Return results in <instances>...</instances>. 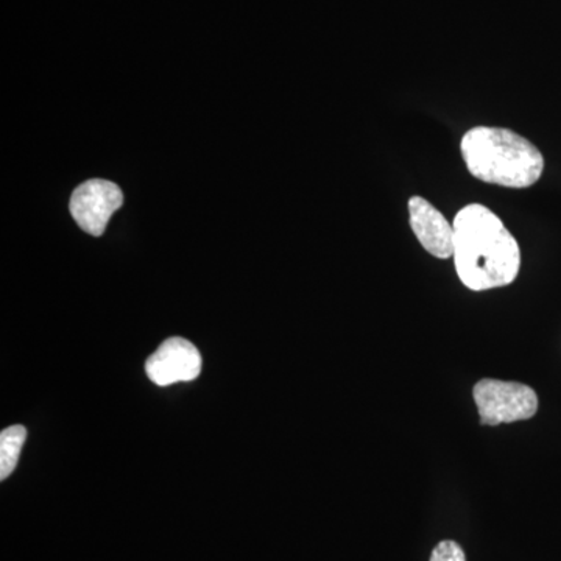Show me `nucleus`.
Masks as SVG:
<instances>
[{"label":"nucleus","mask_w":561,"mask_h":561,"mask_svg":"<svg viewBox=\"0 0 561 561\" xmlns=\"http://www.w3.org/2000/svg\"><path fill=\"white\" fill-rule=\"evenodd\" d=\"M454 264L461 283L483 291L508 286L522 268V250L500 217L468 205L454 219Z\"/></svg>","instance_id":"nucleus-1"},{"label":"nucleus","mask_w":561,"mask_h":561,"mask_svg":"<svg viewBox=\"0 0 561 561\" xmlns=\"http://www.w3.org/2000/svg\"><path fill=\"white\" fill-rule=\"evenodd\" d=\"M460 150L472 176L512 190L530 187L545 169L541 151L508 128H472L461 139Z\"/></svg>","instance_id":"nucleus-2"},{"label":"nucleus","mask_w":561,"mask_h":561,"mask_svg":"<svg viewBox=\"0 0 561 561\" xmlns=\"http://www.w3.org/2000/svg\"><path fill=\"white\" fill-rule=\"evenodd\" d=\"M483 426L530 420L538 411V397L529 386L519 382L482 379L472 389Z\"/></svg>","instance_id":"nucleus-3"},{"label":"nucleus","mask_w":561,"mask_h":561,"mask_svg":"<svg viewBox=\"0 0 561 561\" xmlns=\"http://www.w3.org/2000/svg\"><path fill=\"white\" fill-rule=\"evenodd\" d=\"M124 203L119 186L105 180H91L80 184L70 198V213L77 225L88 234H103L106 225Z\"/></svg>","instance_id":"nucleus-4"},{"label":"nucleus","mask_w":561,"mask_h":561,"mask_svg":"<svg viewBox=\"0 0 561 561\" xmlns=\"http://www.w3.org/2000/svg\"><path fill=\"white\" fill-rule=\"evenodd\" d=\"M146 371L150 381L160 387L194 381L202 371V356L186 339L172 337L147 359Z\"/></svg>","instance_id":"nucleus-5"},{"label":"nucleus","mask_w":561,"mask_h":561,"mask_svg":"<svg viewBox=\"0 0 561 561\" xmlns=\"http://www.w3.org/2000/svg\"><path fill=\"white\" fill-rule=\"evenodd\" d=\"M409 216L412 231L427 253L438 260L454 256V227L440 210L423 197H412L409 201Z\"/></svg>","instance_id":"nucleus-6"},{"label":"nucleus","mask_w":561,"mask_h":561,"mask_svg":"<svg viewBox=\"0 0 561 561\" xmlns=\"http://www.w3.org/2000/svg\"><path fill=\"white\" fill-rule=\"evenodd\" d=\"M25 438H27V431L20 424L11 426L0 434V479L2 481H5L16 468Z\"/></svg>","instance_id":"nucleus-7"},{"label":"nucleus","mask_w":561,"mask_h":561,"mask_svg":"<svg viewBox=\"0 0 561 561\" xmlns=\"http://www.w3.org/2000/svg\"><path fill=\"white\" fill-rule=\"evenodd\" d=\"M431 561H467L459 542L445 540L438 542L432 551Z\"/></svg>","instance_id":"nucleus-8"}]
</instances>
